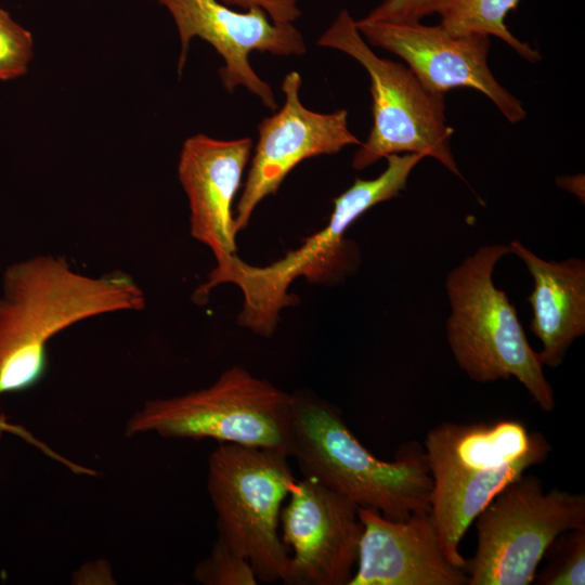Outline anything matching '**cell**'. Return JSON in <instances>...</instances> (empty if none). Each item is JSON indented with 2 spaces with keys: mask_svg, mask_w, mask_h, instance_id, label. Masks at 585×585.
Returning a JSON list of instances; mask_svg holds the SVG:
<instances>
[{
  "mask_svg": "<svg viewBox=\"0 0 585 585\" xmlns=\"http://www.w3.org/2000/svg\"><path fill=\"white\" fill-rule=\"evenodd\" d=\"M533 277L528 300L531 332L541 340L544 366L558 367L571 344L585 333V262L580 258L546 261L519 240L509 245Z\"/></svg>",
  "mask_w": 585,
  "mask_h": 585,
  "instance_id": "obj_16",
  "label": "cell"
},
{
  "mask_svg": "<svg viewBox=\"0 0 585 585\" xmlns=\"http://www.w3.org/2000/svg\"><path fill=\"white\" fill-rule=\"evenodd\" d=\"M300 87V75L288 73L282 82L284 105L258 126L259 140L234 216L236 234L249 224L256 207L277 192L298 164L362 143L348 128L346 109L329 114L310 110L299 99Z\"/></svg>",
  "mask_w": 585,
  "mask_h": 585,
  "instance_id": "obj_12",
  "label": "cell"
},
{
  "mask_svg": "<svg viewBox=\"0 0 585 585\" xmlns=\"http://www.w3.org/2000/svg\"><path fill=\"white\" fill-rule=\"evenodd\" d=\"M249 138H188L180 154L179 181L190 206V234L207 246L217 264L209 274L225 271L236 259L233 200L249 161Z\"/></svg>",
  "mask_w": 585,
  "mask_h": 585,
  "instance_id": "obj_14",
  "label": "cell"
},
{
  "mask_svg": "<svg viewBox=\"0 0 585 585\" xmlns=\"http://www.w3.org/2000/svg\"><path fill=\"white\" fill-rule=\"evenodd\" d=\"M283 451L219 443L208 458L207 490L218 538L246 558L258 581L289 583L290 556L278 534L282 504L296 482Z\"/></svg>",
  "mask_w": 585,
  "mask_h": 585,
  "instance_id": "obj_7",
  "label": "cell"
},
{
  "mask_svg": "<svg viewBox=\"0 0 585 585\" xmlns=\"http://www.w3.org/2000/svg\"><path fill=\"white\" fill-rule=\"evenodd\" d=\"M292 395L288 455L304 477L390 519L430 511L432 479L417 444L401 450L392 461L379 459L355 438L338 407L310 392Z\"/></svg>",
  "mask_w": 585,
  "mask_h": 585,
  "instance_id": "obj_4",
  "label": "cell"
},
{
  "mask_svg": "<svg viewBox=\"0 0 585 585\" xmlns=\"http://www.w3.org/2000/svg\"><path fill=\"white\" fill-rule=\"evenodd\" d=\"M316 43L347 53L370 79L374 122L352 159L354 169L362 170L391 154L414 153L435 158L461 177L451 151L454 130L446 123L444 94L428 89L407 66L379 57L347 10Z\"/></svg>",
  "mask_w": 585,
  "mask_h": 585,
  "instance_id": "obj_8",
  "label": "cell"
},
{
  "mask_svg": "<svg viewBox=\"0 0 585 585\" xmlns=\"http://www.w3.org/2000/svg\"><path fill=\"white\" fill-rule=\"evenodd\" d=\"M156 1L168 9L180 35L179 75L185 65L192 38L198 37L210 43L224 60L219 74L229 92L244 86L266 107L277 108L271 87L259 78L248 56L251 51L281 56L304 54L306 44L296 27L273 23L261 8L237 12L218 0Z\"/></svg>",
  "mask_w": 585,
  "mask_h": 585,
  "instance_id": "obj_10",
  "label": "cell"
},
{
  "mask_svg": "<svg viewBox=\"0 0 585 585\" xmlns=\"http://www.w3.org/2000/svg\"><path fill=\"white\" fill-rule=\"evenodd\" d=\"M194 578L204 585H257L258 577L250 562L216 541L208 557L194 569Z\"/></svg>",
  "mask_w": 585,
  "mask_h": 585,
  "instance_id": "obj_19",
  "label": "cell"
},
{
  "mask_svg": "<svg viewBox=\"0 0 585 585\" xmlns=\"http://www.w3.org/2000/svg\"><path fill=\"white\" fill-rule=\"evenodd\" d=\"M31 57V34L0 8V80L24 75Z\"/></svg>",
  "mask_w": 585,
  "mask_h": 585,
  "instance_id": "obj_20",
  "label": "cell"
},
{
  "mask_svg": "<svg viewBox=\"0 0 585 585\" xmlns=\"http://www.w3.org/2000/svg\"><path fill=\"white\" fill-rule=\"evenodd\" d=\"M387 168L377 178L354 183L334 199L328 223L268 265H252L239 257L223 272L208 274L193 295L197 303L207 302L210 291L221 284L232 283L243 292L244 302L237 322L256 335L274 334L281 311L295 306L288 292L290 284L306 277L311 284H334L351 271L356 262L354 243L344 238L348 229L363 213L379 203L398 197L406 190L412 170L424 159L420 154H391Z\"/></svg>",
  "mask_w": 585,
  "mask_h": 585,
  "instance_id": "obj_2",
  "label": "cell"
},
{
  "mask_svg": "<svg viewBox=\"0 0 585 585\" xmlns=\"http://www.w3.org/2000/svg\"><path fill=\"white\" fill-rule=\"evenodd\" d=\"M521 0H434L433 13L440 25L453 35L481 34L495 36L529 62L541 58L538 51L520 41L507 28V14Z\"/></svg>",
  "mask_w": 585,
  "mask_h": 585,
  "instance_id": "obj_17",
  "label": "cell"
},
{
  "mask_svg": "<svg viewBox=\"0 0 585 585\" xmlns=\"http://www.w3.org/2000/svg\"><path fill=\"white\" fill-rule=\"evenodd\" d=\"M363 38L403 58L431 91L445 94L457 87L487 96L510 122L522 120V102L494 78L489 64L490 36L453 35L440 24L355 21Z\"/></svg>",
  "mask_w": 585,
  "mask_h": 585,
  "instance_id": "obj_11",
  "label": "cell"
},
{
  "mask_svg": "<svg viewBox=\"0 0 585 585\" xmlns=\"http://www.w3.org/2000/svg\"><path fill=\"white\" fill-rule=\"evenodd\" d=\"M145 303L143 289L121 271L88 275L51 253L8 266L0 297V396L42 379L48 344L61 332L95 316L141 311Z\"/></svg>",
  "mask_w": 585,
  "mask_h": 585,
  "instance_id": "obj_1",
  "label": "cell"
},
{
  "mask_svg": "<svg viewBox=\"0 0 585 585\" xmlns=\"http://www.w3.org/2000/svg\"><path fill=\"white\" fill-rule=\"evenodd\" d=\"M362 535L348 585H467L465 570L444 554L429 511L394 520L359 508Z\"/></svg>",
  "mask_w": 585,
  "mask_h": 585,
  "instance_id": "obj_15",
  "label": "cell"
},
{
  "mask_svg": "<svg viewBox=\"0 0 585 585\" xmlns=\"http://www.w3.org/2000/svg\"><path fill=\"white\" fill-rule=\"evenodd\" d=\"M434 0H385L364 18L373 22L413 23L433 13Z\"/></svg>",
  "mask_w": 585,
  "mask_h": 585,
  "instance_id": "obj_21",
  "label": "cell"
},
{
  "mask_svg": "<svg viewBox=\"0 0 585 585\" xmlns=\"http://www.w3.org/2000/svg\"><path fill=\"white\" fill-rule=\"evenodd\" d=\"M550 451L543 434L529 432L515 419L442 422L427 433L429 512L453 566L465 570L460 543L479 514L530 467L544 463Z\"/></svg>",
  "mask_w": 585,
  "mask_h": 585,
  "instance_id": "obj_3",
  "label": "cell"
},
{
  "mask_svg": "<svg viewBox=\"0 0 585 585\" xmlns=\"http://www.w3.org/2000/svg\"><path fill=\"white\" fill-rule=\"evenodd\" d=\"M288 496L280 516L294 550L288 585H348L363 530L359 507L311 477L296 480Z\"/></svg>",
  "mask_w": 585,
  "mask_h": 585,
  "instance_id": "obj_13",
  "label": "cell"
},
{
  "mask_svg": "<svg viewBox=\"0 0 585 585\" xmlns=\"http://www.w3.org/2000/svg\"><path fill=\"white\" fill-rule=\"evenodd\" d=\"M292 410V394L236 365L206 388L147 400L128 419L126 434L212 439L288 454Z\"/></svg>",
  "mask_w": 585,
  "mask_h": 585,
  "instance_id": "obj_6",
  "label": "cell"
},
{
  "mask_svg": "<svg viewBox=\"0 0 585 585\" xmlns=\"http://www.w3.org/2000/svg\"><path fill=\"white\" fill-rule=\"evenodd\" d=\"M477 547L467 560V585H529L549 545L562 533L585 528V495L544 491L523 473L476 518Z\"/></svg>",
  "mask_w": 585,
  "mask_h": 585,
  "instance_id": "obj_9",
  "label": "cell"
},
{
  "mask_svg": "<svg viewBox=\"0 0 585 585\" xmlns=\"http://www.w3.org/2000/svg\"><path fill=\"white\" fill-rule=\"evenodd\" d=\"M507 245L480 247L446 277L450 349L459 368L480 384L516 378L543 412L556 407L538 352L530 346L515 307L493 282Z\"/></svg>",
  "mask_w": 585,
  "mask_h": 585,
  "instance_id": "obj_5",
  "label": "cell"
},
{
  "mask_svg": "<svg viewBox=\"0 0 585 585\" xmlns=\"http://www.w3.org/2000/svg\"><path fill=\"white\" fill-rule=\"evenodd\" d=\"M547 563L535 575L540 585L585 584V528L560 534L547 548Z\"/></svg>",
  "mask_w": 585,
  "mask_h": 585,
  "instance_id": "obj_18",
  "label": "cell"
},
{
  "mask_svg": "<svg viewBox=\"0 0 585 585\" xmlns=\"http://www.w3.org/2000/svg\"><path fill=\"white\" fill-rule=\"evenodd\" d=\"M3 431H8L10 433L16 434L24 439L26 442L30 443L31 445L36 446L44 453L47 456L51 457L52 459L65 465L66 467L70 466L72 461L63 457L62 455L57 454L55 451L50 448L44 443L37 440L30 432L25 430L23 427L18 425H12L5 421L4 418H0V434Z\"/></svg>",
  "mask_w": 585,
  "mask_h": 585,
  "instance_id": "obj_23",
  "label": "cell"
},
{
  "mask_svg": "<svg viewBox=\"0 0 585 585\" xmlns=\"http://www.w3.org/2000/svg\"><path fill=\"white\" fill-rule=\"evenodd\" d=\"M224 4L239 6L243 10L261 8L264 10L273 23L283 25L291 24L301 12L297 8L296 0H220Z\"/></svg>",
  "mask_w": 585,
  "mask_h": 585,
  "instance_id": "obj_22",
  "label": "cell"
}]
</instances>
